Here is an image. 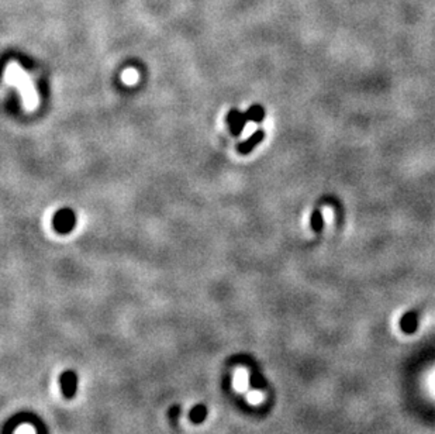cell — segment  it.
Returning a JSON list of instances; mask_svg holds the SVG:
<instances>
[{"mask_svg":"<svg viewBox=\"0 0 435 434\" xmlns=\"http://www.w3.org/2000/svg\"><path fill=\"white\" fill-rule=\"evenodd\" d=\"M249 120L247 117V113H242V111L237 110V109H233V110L228 111L227 114V124L230 127V131L233 133L234 135H240L242 133V130L245 128L247 123Z\"/></svg>","mask_w":435,"mask_h":434,"instance_id":"cell-2","label":"cell"},{"mask_svg":"<svg viewBox=\"0 0 435 434\" xmlns=\"http://www.w3.org/2000/svg\"><path fill=\"white\" fill-rule=\"evenodd\" d=\"M402 326H403L404 330H407V332L414 329L417 326V315L414 312L404 315L403 319H402Z\"/></svg>","mask_w":435,"mask_h":434,"instance_id":"cell-9","label":"cell"},{"mask_svg":"<svg viewBox=\"0 0 435 434\" xmlns=\"http://www.w3.org/2000/svg\"><path fill=\"white\" fill-rule=\"evenodd\" d=\"M14 434H35V429L31 425H21V426L17 427Z\"/></svg>","mask_w":435,"mask_h":434,"instance_id":"cell-11","label":"cell"},{"mask_svg":"<svg viewBox=\"0 0 435 434\" xmlns=\"http://www.w3.org/2000/svg\"><path fill=\"white\" fill-rule=\"evenodd\" d=\"M206 415H207L206 408L203 405H197L193 411L190 412V419H192L193 423H202L203 420L206 419Z\"/></svg>","mask_w":435,"mask_h":434,"instance_id":"cell-8","label":"cell"},{"mask_svg":"<svg viewBox=\"0 0 435 434\" xmlns=\"http://www.w3.org/2000/svg\"><path fill=\"white\" fill-rule=\"evenodd\" d=\"M61 387H62V392L65 395V398L70 399L75 395V391H76V377H75L73 372H63L62 377H61Z\"/></svg>","mask_w":435,"mask_h":434,"instance_id":"cell-4","label":"cell"},{"mask_svg":"<svg viewBox=\"0 0 435 434\" xmlns=\"http://www.w3.org/2000/svg\"><path fill=\"white\" fill-rule=\"evenodd\" d=\"M178 412H179V409L176 408V406H175V408H173V409L171 411V415L172 416H176V415H178Z\"/></svg>","mask_w":435,"mask_h":434,"instance_id":"cell-12","label":"cell"},{"mask_svg":"<svg viewBox=\"0 0 435 434\" xmlns=\"http://www.w3.org/2000/svg\"><path fill=\"white\" fill-rule=\"evenodd\" d=\"M247 113V117H248L249 121H254V123H261L265 117V110L262 106L259 104H254L251 106L248 110L245 111Z\"/></svg>","mask_w":435,"mask_h":434,"instance_id":"cell-6","label":"cell"},{"mask_svg":"<svg viewBox=\"0 0 435 434\" xmlns=\"http://www.w3.org/2000/svg\"><path fill=\"white\" fill-rule=\"evenodd\" d=\"M247 401L251 405H259L264 401V394L261 391H251L247 394Z\"/></svg>","mask_w":435,"mask_h":434,"instance_id":"cell-10","label":"cell"},{"mask_svg":"<svg viewBox=\"0 0 435 434\" xmlns=\"http://www.w3.org/2000/svg\"><path fill=\"white\" fill-rule=\"evenodd\" d=\"M75 213L69 209H62L54 216V227L58 233H69L75 226Z\"/></svg>","mask_w":435,"mask_h":434,"instance_id":"cell-1","label":"cell"},{"mask_svg":"<svg viewBox=\"0 0 435 434\" xmlns=\"http://www.w3.org/2000/svg\"><path fill=\"white\" fill-rule=\"evenodd\" d=\"M264 137H265L264 130H258V131H255L251 137H248L245 141H242L241 144H238L237 148H238V151H240L241 154H248V152H251V151L255 148V145H258L259 142H262Z\"/></svg>","mask_w":435,"mask_h":434,"instance_id":"cell-5","label":"cell"},{"mask_svg":"<svg viewBox=\"0 0 435 434\" xmlns=\"http://www.w3.org/2000/svg\"><path fill=\"white\" fill-rule=\"evenodd\" d=\"M233 387L237 392H247L249 388V372L247 368L240 367L234 371Z\"/></svg>","mask_w":435,"mask_h":434,"instance_id":"cell-3","label":"cell"},{"mask_svg":"<svg viewBox=\"0 0 435 434\" xmlns=\"http://www.w3.org/2000/svg\"><path fill=\"white\" fill-rule=\"evenodd\" d=\"M310 226L313 231H316V233H320L323 230V227H324V217H323L321 210H319V209L313 210L310 217Z\"/></svg>","mask_w":435,"mask_h":434,"instance_id":"cell-7","label":"cell"}]
</instances>
